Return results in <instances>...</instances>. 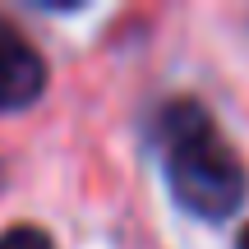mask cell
<instances>
[{"instance_id":"obj_1","label":"cell","mask_w":249,"mask_h":249,"mask_svg":"<svg viewBox=\"0 0 249 249\" xmlns=\"http://www.w3.org/2000/svg\"><path fill=\"white\" fill-rule=\"evenodd\" d=\"M166 139V176L180 208L208 222H222L245 203V166L231 152V143L217 134L208 111L194 102H176L161 116Z\"/></svg>"},{"instance_id":"obj_2","label":"cell","mask_w":249,"mask_h":249,"mask_svg":"<svg viewBox=\"0 0 249 249\" xmlns=\"http://www.w3.org/2000/svg\"><path fill=\"white\" fill-rule=\"evenodd\" d=\"M42 88H46V60L37 55L28 37H18L0 18V116L33 107Z\"/></svg>"},{"instance_id":"obj_3","label":"cell","mask_w":249,"mask_h":249,"mask_svg":"<svg viewBox=\"0 0 249 249\" xmlns=\"http://www.w3.org/2000/svg\"><path fill=\"white\" fill-rule=\"evenodd\" d=\"M0 249H55V245H51V235L42 226H9L0 235Z\"/></svg>"},{"instance_id":"obj_4","label":"cell","mask_w":249,"mask_h":249,"mask_svg":"<svg viewBox=\"0 0 249 249\" xmlns=\"http://www.w3.org/2000/svg\"><path fill=\"white\" fill-rule=\"evenodd\" d=\"M240 249H249V226H245V235H240Z\"/></svg>"}]
</instances>
